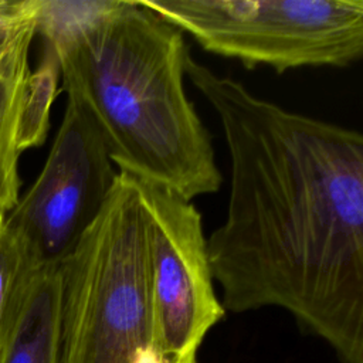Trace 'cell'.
Returning <instances> with one entry per match:
<instances>
[{"label": "cell", "mask_w": 363, "mask_h": 363, "mask_svg": "<svg viewBox=\"0 0 363 363\" xmlns=\"http://www.w3.org/2000/svg\"><path fill=\"white\" fill-rule=\"evenodd\" d=\"M187 79L230 156L224 221L207 237L224 311L275 306L363 363V136L252 94L191 55Z\"/></svg>", "instance_id": "obj_1"}, {"label": "cell", "mask_w": 363, "mask_h": 363, "mask_svg": "<svg viewBox=\"0 0 363 363\" xmlns=\"http://www.w3.org/2000/svg\"><path fill=\"white\" fill-rule=\"evenodd\" d=\"M37 34L118 172L190 201L220 190L211 135L186 94L190 51L180 28L142 0H38Z\"/></svg>", "instance_id": "obj_2"}, {"label": "cell", "mask_w": 363, "mask_h": 363, "mask_svg": "<svg viewBox=\"0 0 363 363\" xmlns=\"http://www.w3.org/2000/svg\"><path fill=\"white\" fill-rule=\"evenodd\" d=\"M60 277L55 363H159L145 218L130 174L119 172Z\"/></svg>", "instance_id": "obj_3"}, {"label": "cell", "mask_w": 363, "mask_h": 363, "mask_svg": "<svg viewBox=\"0 0 363 363\" xmlns=\"http://www.w3.org/2000/svg\"><path fill=\"white\" fill-rule=\"evenodd\" d=\"M207 52L267 65L347 68L363 57V0H142Z\"/></svg>", "instance_id": "obj_4"}, {"label": "cell", "mask_w": 363, "mask_h": 363, "mask_svg": "<svg viewBox=\"0 0 363 363\" xmlns=\"http://www.w3.org/2000/svg\"><path fill=\"white\" fill-rule=\"evenodd\" d=\"M133 180L145 218L159 363H197L201 342L225 315L214 289L201 214L174 190Z\"/></svg>", "instance_id": "obj_5"}, {"label": "cell", "mask_w": 363, "mask_h": 363, "mask_svg": "<svg viewBox=\"0 0 363 363\" xmlns=\"http://www.w3.org/2000/svg\"><path fill=\"white\" fill-rule=\"evenodd\" d=\"M118 174L94 118L67 96L41 172L7 214L27 257L60 265L98 217Z\"/></svg>", "instance_id": "obj_6"}, {"label": "cell", "mask_w": 363, "mask_h": 363, "mask_svg": "<svg viewBox=\"0 0 363 363\" xmlns=\"http://www.w3.org/2000/svg\"><path fill=\"white\" fill-rule=\"evenodd\" d=\"M37 10L24 18L0 45V216L20 197L21 112L30 77V50L37 34Z\"/></svg>", "instance_id": "obj_7"}, {"label": "cell", "mask_w": 363, "mask_h": 363, "mask_svg": "<svg viewBox=\"0 0 363 363\" xmlns=\"http://www.w3.org/2000/svg\"><path fill=\"white\" fill-rule=\"evenodd\" d=\"M60 289V265L28 267L0 363H55Z\"/></svg>", "instance_id": "obj_8"}, {"label": "cell", "mask_w": 363, "mask_h": 363, "mask_svg": "<svg viewBox=\"0 0 363 363\" xmlns=\"http://www.w3.org/2000/svg\"><path fill=\"white\" fill-rule=\"evenodd\" d=\"M60 69L51 50L44 47L40 65L31 69L21 112V149L41 146L50 129V115L58 94Z\"/></svg>", "instance_id": "obj_9"}, {"label": "cell", "mask_w": 363, "mask_h": 363, "mask_svg": "<svg viewBox=\"0 0 363 363\" xmlns=\"http://www.w3.org/2000/svg\"><path fill=\"white\" fill-rule=\"evenodd\" d=\"M33 261L7 223L0 216V356L7 342L26 272Z\"/></svg>", "instance_id": "obj_10"}, {"label": "cell", "mask_w": 363, "mask_h": 363, "mask_svg": "<svg viewBox=\"0 0 363 363\" xmlns=\"http://www.w3.org/2000/svg\"><path fill=\"white\" fill-rule=\"evenodd\" d=\"M38 0H0V45L11 31L37 10Z\"/></svg>", "instance_id": "obj_11"}]
</instances>
